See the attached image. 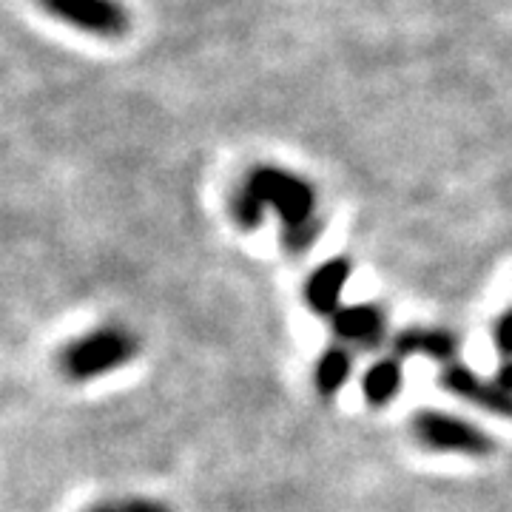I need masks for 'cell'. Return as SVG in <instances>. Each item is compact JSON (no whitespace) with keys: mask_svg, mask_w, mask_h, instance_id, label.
<instances>
[{"mask_svg":"<svg viewBox=\"0 0 512 512\" xmlns=\"http://www.w3.org/2000/svg\"><path fill=\"white\" fill-rule=\"evenodd\" d=\"M350 367H353V359H350L348 350H325V356H322L319 365H316V390H319L322 396H333L342 384L348 382Z\"/></svg>","mask_w":512,"mask_h":512,"instance_id":"obj_10","label":"cell"},{"mask_svg":"<svg viewBox=\"0 0 512 512\" xmlns=\"http://www.w3.org/2000/svg\"><path fill=\"white\" fill-rule=\"evenodd\" d=\"M348 276H350L348 259H330V262H325L319 271H313V276L308 279V288H305L308 305H311L313 311L316 313L339 311V299H342V291H345Z\"/></svg>","mask_w":512,"mask_h":512,"instance_id":"obj_6","label":"cell"},{"mask_svg":"<svg viewBox=\"0 0 512 512\" xmlns=\"http://www.w3.org/2000/svg\"><path fill=\"white\" fill-rule=\"evenodd\" d=\"M134 350L137 345L126 330L103 328L77 339L74 345L63 350L60 365H63L66 376L83 382V379H97L100 373H109L114 367L126 365L134 356Z\"/></svg>","mask_w":512,"mask_h":512,"instance_id":"obj_2","label":"cell"},{"mask_svg":"<svg viewBox=\"0 0 512 512\" xmlns=\"http://www.w3.org/2000/svg\"><path fill=\"white\" fill-rule=\"evenodd\" d=\"M92 512H168L163 504H154V501H126L120 507H97Z\"/></svg>","mask_w":512,"mask_h":512,"instance_id":"obj_12","label":"cell"},{"mask_svg":"<svg viewBox=\"0 0 512 512\" xmlns=\"http://www.w3.org/2000/svg\"><path fill=\"white\" fill-rule=\"evenodd\" d=\"M495 348L504 356H512V313H507L498 325H495Z\"/></svg>","mask_w":512,"mask_h":512,"instance_id":"obj_11","label":"cell"},{"mask_svg":"<svg viewBox=\"0 0 512 512\" xmlns=\"http://www.w3.org/2000/svg\"><path fill=\"white\" fill-rule=\"evenodd\" d=\"M333 330L353 345H376L384 333V316L373 305H353L333 313Z\"/></svg>","mask_w":512,"mask_h":512,"instance_id":"obj_7","label":"cell"},{"mask_svg":"<svg viewBox=\"0 0 512 512\" xmlns=\"http://www.w3.org/2000/svg\"><path fill=\"white\" fill-rule=\"evenodd\" d=\"M413 433L427 447L441 453H461V456H490L495 450V441L490 433L470 421L456 419L450 413L439 410H424L413 419Z\"/></svg>","mask_w":512,"mask_h":512,"instance_id":"obj_3","label":"cell"},{"mask_svg":"<svg viewBox=\"0 0 512 512\" xmlns=\"http://www.w3.org/2000/svg\"><path fill=\"white\" fill-rule=\"evenodd\" d=\"M399 387H402V367H399V362H390V359L370 367L365 379H362V393L373 407L393 402Z\"/></svg>","mask_w":512,"mask_h":512,"instance_id":"obj_9","label":"cell"},{"mask_svg":"<svg viewBox=\"0 0 512 512\" xmlns=\"http://www.w3.org/2000/svg\"><path fill=\"white\" fill-rule=\"evenodd\" d=\"M393 348L399 356H427V359H450L456 356V336H450L447 330H427V328H416V330H404L402 336H396Z\"/></svg>","mask_w":512,"mask_h":512,"instance_id":"obj_8","label":"cell"},{"mask_svg":"<svg viewBox=\"0 0 512 512\" xmlns=\"http://www.w3.org/2000/svg\"><path fill=\"white\" fill-rule=\"evenodd\" d=\"M441 384L456 393L467 402L478 404L490 413H498V416H510L512 419V393L504 390L498 382H487L481 379L478 373H473L470 367L464 365H447L441 370Z\"/></svg>","mask_w":512,"mask_h":512,"instance_id":"obj_5","label":"cell"},{"mask_svg":"<svg viewBox=\"0 0 512 512\" xmlns=\"http://www.w3.org/2000/svg\"><path fill=\"white\" fill-rule=\"evenodd\" d=\"M265 205H274L285 220V245L291 251H305L319 231L313 188L299 177L279 168H256L245 180L234 200V217L245 228H256Z\"/></svg>","mask_w":512,"mask_h":512,"instance_id":"obj_1","label":"cell"},{"mask_svg":"<svg viewBox=\"0 0 512 512\" xmlns=\"http://www.w3.org/2000/svg\"><path fill=\"white\" fill-rule=\"evenodd\" d=\"M52 18L100 37H120L128 29L126 9L117 0H40Z\"/></svg>","mask_w":512,"mask_h":512,"instance_id":"obj_4","label":"cell"},{"mask_svg":"<svg viewBox=\"0 0 512 512\" xmlns=\"http://www.w3.org/2000/svg\"><path fill=\"white\" fill-rule=\"evenodd\" d=\"M495 382L501 384L504 390H510L512 393V359L507 362V365L501 367V370H498V379H495Z\"/></svg>","mask_w":512,"mask_h":512,"instance_id":"obj_13","label":"cell"}]
</instances>
